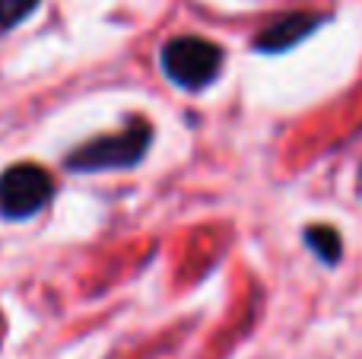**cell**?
<instances>
[{"label":"cell","instance_id":"cell-1","mask_svg":"<svg viewBox=\"0 0 362 359\" xmlns=\"http://www.w3.org/2000/svg\"><path fill=\"white\" fill-rule=\"evenodd\" d=\"M150 143H153V127L146 121H137V124L124 127L118 134H105V137H95L89 143H83L80 150H74L67 156V169L80 172V175L134 169L137 163H144Z\"/></svg>","mask_w":362,"mask_h":359},{"label":"cell","instance_id":"cell-2","mask_svg":"<svg viewBox=\"0 0 362 359\" xmlns=\"http://www.w3.org/2000/svg\"><path fill=\"white\" fill-rule=\"evenodd\" d=\"M163 70L175 86L197 93L223 70V48L200 35H178L163 45Z\"/></svg>","mask_w":362,"mask_h":359},{"label":"cell","instance_id":"cell-3","mask_svg":"<svg viewBox=\"0 0 362 359\" xmlns=\"http://www.w3.org/2000/svg\"><path fill=\"white\" fill-rule=\"evenodd\" d=\"M54 197V178L35 163H19L0 175V213L6 220H29Z\"/></svg>","mask_w":362,"mask_h":359},{"label":"cell","instance_id":"cell-4","mask_svg":"<svg viewBox=\"0 0 362 359\" xmlns=\"http://www.w3.org/2000/svg\"><path fill=\"white\" fill-rule=\"evenodd\" d=\"M321 23H325V16H315V13H286V16L274 19L255 38V51H261V54H283V51L296 48L299 42H305Z\"/></svg>","mask_w":362,"mask_h":359},{"label":"cell","instance_id":"cell-5","mask_svg":"<svg viewBox=\"0 0 362 359\" xmlns=\"http://www.w3.org/2000/svg\"><path fill=\"white\" fill-rule=\"evenodd\" d=\"M305 242H308V248L325 261V264H337L340 261L344 242H340V235L334 233L331 226H308L305 229Z\"/></svg>","mask_w":362,"mask_h":359},{"label":"cell","instance_id":"cell-6","mask_svg":"<svg viewBox=\"0 0 362 359\" xmlns=\"http://www.w3.org/2000/svg\"><path fill=\"white\" fill-rule=\"evenodd\" d=\"M35 6H38V0H0V29H13Z\"/></svg>","mask_w":362,"mask_h":359}]
</instances>
